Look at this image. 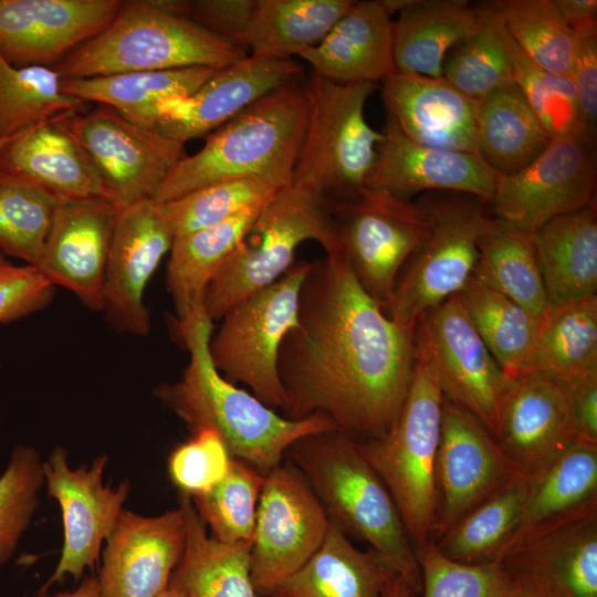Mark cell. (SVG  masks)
Returning a JSON list of instances; mask_svg holds the SVG:
<instances>
[{
    "label": "cell",
    "mask_w": 597,
    "mask_h": 597,
    "mask_svg": "<svg viewBox=\"0 0 597 597\" xmlns=\"http://www.w3.org/2000/svg\"><path fill=\"white\" fill-rule=\"evenodd\" d=\"M530 479L521 520L500 557L534 535L597 510V444L578 440Z\"/></svg>",
    "instance_id": "obj_29"
},
{
    "label": "cell",
    "mask_w": 597,
    "mask_h": 597,
    "mask_svg": "<svg viewBox=\"0 0 597 597\" xmlns=\"http://www.w3.org/2000/svg\"><path fill=\"white\" fill-rule=\"evenodd\" d=\"M293 59L247 55L220 69L193 94L160 103L137 124L153 127L179 143L209 135L268 93L297 80Z\"/></svg>",
    "instance_id": "obj_19"
},
{
    "label": "cell",
    "mask_w": 597,
    "mask_h": 597,
    "mask_svg": "<svg viewBox=\"0 0 597 597\" xmlns=\"http://www.w3.org/2000/svg\"><path fill=\"white\" fill-rule=\"evenodd\" d=\"M353 0H255L243 39L251 55L292 59L317 45Z\"/></svg>",
    "instance_id": "obj_36"
},
{
    "label": "cell",
    "mask_w": 597,
    "mask_h": 597,
    "mask_svg": "<svg viewBox=\"0 0 597 597\" xmlns=\"http://www.w3.org/2000/svg\"><path fill=\"white\" fill-rule=\"evenodd\" d=\"M530 485L523 474L512 479L437 538L436 548L460 563L496 561L519 525Z\"/></svg>",
    "instance_id": "obj_40"
},
{
    "label": "cell",
    "mask_w": 597,
    "mask_h": 597,
    "mask_svg": "<svg viewBox=\"0 0 597 597\" xmlns=\"http://www.w3.org/2000/svg\"><path fill=\"white\" fill-rule=\"evenodd\" d=\"M12 137L10 138H3V137H0V151L2 150V148L8 144V142L11 139Z\"/></svg>",
    "instance_id": "obj_60"
},
{
    "label": "cell",
    "mask_w": 597,
    "mask_h": 597,
    "mask_svg": "<svg viewBox=\"0 0 597 597\" xmlns=\"http://www.w3.org/2000/svg\"><path fill=\"white\" fill-rule=\"evenodd\" d=\"M576 33L577 49L570 74L586 139L596 144L597 25Z\"/></svg>",
    "instance_id": "obj_54"
},
{
    "label": "cell",
    "mask_w": 597,
    "mask_h": 597,
    "mask_svg": "<svg viewBox=\"0 0 597 597\" xmlns=\"http://www.w3.org/2000/svg\"><path fill=\"white\" fill-rule=\"evenodd\" d=\"M517 46L542 69L569 75L577 49L576 33L552 0L486 2Z\"/></svg>",
    "instance_id": "obj_43"
},
{
    "label": "cell",
    "mask_w": 597,
    "mask_h": 597,
    "mask_svg": "<svg viewBox=\"0 0 597 597\" xmlns=\"http://www.w3.org/2000/svg\"><path fill=\"white\" fill-rule=\"evenodd\" d=\"M159 597H188V595L182 585L171 576L167 588Z\"/></svg>",
    "instance_id": "obj_59"
},
{
    "label": "cell",
    "mask_w": 597,
    "mask_h": 597,
    "mask_svg": "<svg viewBox=\"0 0 597 597\" xmlns=\"http://www.w3.org/2000/svg\"><path fill=\"white\" fill-rule=\"evenodd\" d=\"M417 327L443 397L473 415L495 439L501 404L513 378L489 352L461 293L427 311Z\"/></svg>",
    "instance_id": "obj_15"
},
{
    "label": "cell",
    "mask_w": 597,
    "mask_h": 597,
    "mask_svg": "<svg viewBox=\"0 0 597 597\" xmlns=\"http://www.w3.org/2000/svg\"><path fill=\"white\" fill-rule=\"evenodd\" d=\"M158 3L244 49L243 39L255 0H158Z\"/></svg>",
    "instance_id": "obj_53"
},
{
    "label": "cell",
    "mask_w": 597,
    "mask_h": 597,
    "mask_svg": "<svg viewBox=\"0 0 597 597\" xmlns=\"http://www.w3.org/2000/svg\"><path fill=\"white\" fill-rule=\"evenodd\" d=\"M416 557L421 573L420 597H519L500 561L455 562L443 556L433 542L416 551Z\"/></svg>",
    "instance_id": "obj_49"
},
{
    "label": "cell",
    "mask_w": 597,
    "mask_h": 597,
    "mask_svg": "<svg viewBox=\"0 0 597 597\" xmlns=\"http://www.w3.org/2000/svg\"><path fill=\"white\" fill-rule=\"evenodd\" d=\"M307 240L316 241L326 254L342 251L332 201L310 182L293 180L262 206L210 281L203 298L208 316L220 320L234 303L280 279Z\"/></svg>",
    "instance_id": "obj_7"
},
{
    "label": "cell",
    "mask_w": 597,
    "mask_h": 597,
    "mask_svg": "<svg viewBox=\"0 0 597 597\" xmlns=\"http://www.w3.org/2000/svg\"><path fill=\"white\" fill-rule=\"evenodd\" d=\"M279 189L258 179L211 184L161 202L175 237L222 222L247 209L266 203Z\"/></svg>",
    "instance_id": "obj_48"
},
{
    "label": "cell",
    "mask_w": 597,
    "mask_h": 597,
    "mask_svg": "<svg viewBox=\"0 0 597 597\" xmlns=\"http://www.w3.org/2000/svg\"><path fill=\"white\" fill-rule=\"evenodd\" d=\"M503 38L511 64L512 80L548 136L552 139H586L570 77L548 72L535 64L517 46L504 25Z\"/></svg>",
    "instance_id": "obj_46"
},
{
    "label": "cell",
    "mask_w": 597,
    "mask_h": 597,
    "mask_svg": "<svg viewBox=\"0 0 597 597\" xmlns=\"http://www.w3.org/2000/svg\"><path fill=\"white\" fill-rule=\"evenodd\" d=\"M391 15L386 0L354 1L326 36L298 57L314 74L336 83L383 82L396 70Z\"/></svg>",
    "instance_id": "obj_27"
},
{
    "label": "cell",
    "mask_w": 597,
    "mask_h": 597,
    "mask_svg": "<svg viewBox=\"0 0 597 597\" xmlns=\"http://www.w3.org/2000/svg\"><path fill=\"white\" fill-rule=\"evenodd\" d=\"M442 402L425 337L417 327L411 380L398 416L384 434L356 440L388 489L415 553L433 542Z\"/></svg>",
    "instance_id": "obj_5"
},
{
    "label": "cell",
    "mask_w": 597,
    "mask_h": 597,
    "mask_svg": "<svg viewBox=\"0 0 597 597\" xmlns=\"http://www.w3.org/2000/svg\"><path fill=\"white\" fill-rule=\"evenodd\" d=\"M174 238L161 202L148 199L118 210L103 286V311L116 329L149 333L145 290Z\"/></svg>",
    "instance_id": "obj_20"
},
{
    "label": "cell",
    "mask_w": 597,
    "mask_h": 597,
    "mask_svg": "<svg viewBox=\"0 0 597 597\" xmlns=\"http://www.w3.org/2000/svg\"><path fill=\"white\" fill-rule=\"evenodd\" d=\"M285 457L304 474L329 521L348 538L367 543L419 594L413 546L388 489L357 441L338 430L313 433L295 441Z\"/></svg>",
    "instance_id": "obj_4"
},
{
    "label": "cell",
    "mask_w": 597,
    "mask_h": 597,
    "mask_svg": "<svg viewBox=\"0 0 597 597\" xmlns=\"http://www.w3.org/2000/svg\"><path fill=\"white\" fill-rule=\"evenodd\" d=\"M186 523L184 554L172 577L188 597H258L250 575L251 543L211 537L190 496L181 494Z\"/></svg>",
    "instance_id": "obj_35"
},
{
    "label": "cell",
    "mask_w": 597,
    "mask_h": 597,
    "mask_svg": "<svg viewBox=\"0 0 597 597\" xmlns=\"http://www.w3.org/2000/svg\"><path fill=\"white\" fill-rule=\"evenodd\" d=\"M233 457L221 436L206 428L179 444L169 455L168 472L181 494L201 495L228 474Z\"/></svg>",
    "instance_id": "obj_51"
},
{
    "label": "cell",
    "mask_w": 597,
    "mask_h": 597,
    "mask_svg": "<svg viewBox=\"0 0 597 597\" xmlns=\"http://www.w3.org/2000/svg\"><path fill=\"white\" fill-rule=\"evenodd\" d=\"M261 208L247 209L222 222L174 238L166 284L176 320L187 317L203 304L210 281L242 241Z\"/></svg>",
    "instance_id": "obj_34"
},
{
    "label": "cell",
    "mask_w": 597,
    "mask_h": 597,
    "mask_svg": "<svg viewBox=\"0 0 597 597\" xmlns=\"http://www.w3.org/2000/svg\"><path fill=\"white\" fill-rule=\"evenodd\" d=\"M65 116L13 136L0 151V171L21 177L60 200L105 199L100 175L67 128Z\"/></svg>",
    "instance_id": "obj_28"
},
{
    "label": "cell",
    "mask_w": 597,
    "mask_h": 597,
    "mask_svg": "<svg viewBox=\"0 0 597 597\" xmlns=\"http://www.w3.org/2000/svg\"><path fill=\"white\" fill-rule=\"evenodd\" d=\"M122 0H0V54L17 66L57 64L116 17Z\"/></svg>",
    "instance_id": "obj_21"
},
{
    "label": "cell",
    "mask_w": 597,
    "mask_h": 597,
    "mask_svg": "<svg viewBox=\"0 0 597 597\" xmlns=\"http://www.w3.org/2000/svg\"><path fill=\"white\" fill-rule=\"evenodd\" d=\"M264 479L252 465L233 458L221 482L191 498L211 537L222 543L252 542Z\"/></svg>",
    "instance_id": "obj_47"
},
{
    "label": "cell",
    "mask_w": 597,
    "mask_h": 597,
    "mask_svg": "<svg viewBox=\"0 0 597 597\" xmlns=\"http://www.w3.org/2000/svg\"><path fill=\"white\" fill-rule=\"evenodd\" d=\"M241 46L164 9L158 0L123 1L113 21L54 65L62 78L192 66L227 67Z\"/></svg>",
    "instance_id": "obj_6"
},
{
    "label": "cell",
    "mask_w": 597,
    "mask_h": 597,
    "mask_svg": "<svg viewBox=\"0 0 597 597\" xmlns=\"http://www.w3.org/2000/svg\"><path fill=\"white\" fill-rule=\"evenodd\" d=\"M473 275L541 317L548 306L532 234L493 216L478 240Z\"/></svg>",
    "instance_id": "obj_38"
},
{
    "label": "cell",
    "mask_w": 597,
    "mask_h": 597,
    "mask_svg": "<svg viewBox=\"0 0 597 597\" xmlns=\"http://www.w3.org/2000/svg\"><path fill=\"white\" fill-rule=\"evenodd\" d=\"M381 83L387 117L411 140L479 154L475 100L447 78L395 70Z\"/></svg>",
    "instance_id": "obj_26"
},
{
    "label": "cell",
    "mask_w": 597,
    "mask_h": 597,
    "mask_svg": "<svg viewBox=\"0 0 597 597\" xmlns=\"http://www.w3.org/2000/svg\"><path fill=\"white\" fill-rule=\"evenodd\" d=\"M532 238L548 305L596 295V203L556 217Z\"/></svg>",
    "instance_id": "obj_30"
},
{
    "label": "cell",
    "mask_w": 597,
    "mask_h": 597,
    "mask_svg": "<svg viewBox=\"0 0 597 597\" xmlns=\"http://www.w3.org/2000/svg\"><path fill=\"white\" fill-rule=\"evenodd\" d=\"M53 295L54 286L34 266L14 264L0 253V323L44 308Z\"/></svg>",
    "instance_id": "obj_52"
},
{
    "label": "cell",
    "mask_w": 597,
    "mask_h": 597,
    "mask_svg": "<svg viewBox=\"0 0 597 597\" xmlns=\"http://www.w3.org/2000/svg\"><path fill=\"white\" fill-rule=\"evenodd\" d=\"M85 103L62 90L50 66H17L0 54V137L10 138L39 124L78 113Z\"/></svg>",
    "instance_id": "obj_42"
},
{
    "label": "cell",
    "mask_w": 597,
    "mask_h": 597,
    "mask_svg": "<svg viewBox=\"0 0 597 597\" xmlns=\"http://www.w3.org/2000/svg\"><path fill=\"white\" fill-rule=\"evenodd\" d=\"M217 71L192 66L62 78V90L83 103L94 102L112 107L135 122L160 103L190 96Z\"/></svg>",
    "instance_id": "obj_37"
},
{
    "label": "cell",
    "mask_w": 597,
    "mask_h": 597,
    "mask_svg": "<svg viewBox=\"0 0 597 597\" xmlns=\"http://www.w3.org/2000/svg\"><path fill=\"white\" fill-rule=\"evenodd\" d=\"M392 25L398 71L442 76L447 54L479 28L480 10L465 0H407Z\"/></svg>",
    "instance_id": "obj_32"
},
{
    "label": "cell",
    "mask_w": 597,
    "mask_h": 597,
    "mask_svg": "<svg viewBox=\"0 0 597 597\" xmlns=\"http://www.w3.org/2000/svg\"><path fill=\"white\" fill-rule=\"evenodd\" d=\"M396 575L378 553L357 548L331 522L317 552L266 597H383Z\"/></svg>",
    "instance_id": "obj_31"
},
{
    "label": "cell",
    "mask_w": 597,
    "mask_h": 597,
    "mask_svg": "<svg viewBox=\"0 0 597 597\" xmlns=\"http://www.w3.org/2000/svg\"><path fill=\"white\" fill-rule=\"evenodd\" d=\"M520 474L486 428L443 397L433 542Z\"/></svg>",
    "instance_id": "obj_17"
},
{
    "label": "cell",
    "mask_w": 597,
    "mask_h": 597,
    "mask_svg": "<svg viewBox=\"0 0 597 597\" xmlns=\"http://www.w3.org/2000/svg\"><path fill=\"white\" fill-rule=\"evenodd\" d=\"M478 8V30L451 49L442 65V76L472 100L513 82L502 22L486 2Z\"/></svg>",
    "instance_id": "obj_45"
},
{
    "label": "cell",
    "mask_w": 597,
    "mask_h": 597,
    "mask_svg": "<svg viewBox=\"0 0 597 597\" xmlns=\"http://www.w3.org/2000/svg\"><path fill=\"white\" fill-rule=\"evenodd\" d=\"M416 328L385 313L343 251L310 261L297 324L277 356L283 416L301 420L324 413L357 441L384 434L409 389Z\"/></svg>",
    "instance_id": "obj_1"
},
{
    "label": "cell",
    "mask_w": 597,
    "mask_h": 597,
    "mask_svg": "<svg viewBox=\"0 0 597 597\" xmlns=\"http://www.w3.org/2000/svg\"><path fill=\"white\" fill-rule=\"evenodd\" d=\"M118 209L103 198L61 200L34 266L53 286L103 311V286Z\"/></svg>",
    "instance_id": "obj_24"
},
{
    "label": "cell",
    "mask_w": 597,
    "mask_h": 597,
    "mask_svg": "<svg viewBox=\"0 0 597 597\" xmlns=\"http://www.w3.org/2000/svg\"><path fill=\"white\" fill-rule=\"evenodd\" d=\"M461 295L475 329L501 369L511 378L530 373L541 317L474 275Z\"/></svg>",
    "instance_id": "obj_39"
},
{
    "label": "cell",
    "mask_w": 597,
    "mask_h": 597,
    "mask_svg": "<svg viewBox=\"0 0 597 597\" xmlns=\"http://www.w3.org/2000/svg\"><path fill=\"white\" fill-rule=\"evenodd\" d=\"M365 186L410 198L418 192L457 191L490 202L498 172L476 153L421 145L389 117Z\"/></svg>",
    "instance_id": "obj_25"
},
{
    "label": "cell",
    "mask_w": 597,
    "mask_h": 597,
    "mask_svg": "<svg viewBox=\"0 0 597 597\" xmlns=\"http://www.w3.org/2000/svg\"><path fill=\"white\" fill-rule=\"evenodd\" d=\"M597 370V296L548 305L541 316L531 371L567 380Z\"/></svg>",
    "instance_id": "obj_41"
},
{
    "label": "cell",
    "mask_w": 597,
    "mask_h": 597,
    "mask_svg": "<svg viewBox=\"0 0 597 597\" xmlns=\"http://www.w3.org/2000/svg\"><path fill=\"white\" fill-rule=\"evenodd\" d=\"M412 591L405 579L396 575L386 586L383 597H410Z\"/></svg>",
    "instance_id": "obj_58"
},
{
    "label": "cell",
    "mask_w": 597,
    "mask_h": 597,
    "mask_svg": "<svg viewBox=\"0 0 597 597\" xmlns=\"http://www.w3.org/2000/svg\"><path fill=\"white\" fill-rule=\"evenodd\" d=\"M308 115L298 78L268 93L207 136L171 169L154 199L167 202L205 186L258 179L280 189L293 181Z\"/></svg>",
    "instance_id": "obj_3"
},
{
    "label": "cell",
    "mask_w": 597,
    "mask_h": 597,
    "mask_svg": "<svg viewBox=\"0 0 597 597\" xmlns=\"http://www.w3.org/2000/svg\"><path fill=\"white\" fill-rule=\"evenodd\" d=\"M38 597H101L98 579L96 576H88L74 590L63 591L52 596L48 595L46 591H39Z\"/></svg>",
    "instance_id": "obj_57"
},
{
    "label": "cell",
    "mask_w": 597,
    "mask_h": 597,
    "mask_svg": "<svg viewBox=\"0 0 597 597\" xmlns=\"http://www.w3.org/2000/svg\"><path fill=\"white\" fill-rule=\"evenodd\" d=\"M498 561L519 597H597V510L519 543Z\"/></svg>",
    "instance_id": "obj_22"
},
{
    "label": "cell",
    "mask_w": 597,
    "mask_h": 597,
    "mask_svg": "<svg viewBox=\"0 0 597 597\" xmlns=\"http://www.w3.org/2000/svg\"><path fill=\"white\" fill-rule=\"evenodd\" d=\"M375 83H336L314 73L306 83L308 115L293 180L310 182L331 201L365 186L383 133L365 118Z\"/></svg>",
    "instance_id": "obj_10"
},
{
    "label": "cell",
    "mask_w": 597,
    "mask_h": 597,
    "mask_svg": "<svg viewBox=\"0 0 597 597\" xmlns=\"http://www.w3.org/2000/svg\"><path fill=\"white\" fill-rule=\"evenodd\" d=\"M342 251L366 292L385 310L400 270L430 233L421 208L367 186L332 201Z\"/></svg>",
    "instance_id": "obj_11"
},
{
    "label": "cell",
    "mask_w": 597,
    "mask_h": 597,
    "mask_svg": "<svg viewBox=\"0 0 597 597\" xmlns=\"http://www.w3.org/2000/svg\"><path fill=\"white\" fill-rule=\"evenodd\" d=\"M106 462L107 457L101 455L91 465L73 470L61 447L43 461L48 493L62 511L64 542L57 565L40 591L66 576L78 580L98 562L102 543L115 528L130 489L128 480L116 489L103 484Z\"/></svg>",
    "instance_id": "obj_16"
},
{
    "label": "cell",
    "mask_w": 597,
    "mask_h": 597,
    "mask_svg": "<svg viewBox=\"0 0 597 597\" xmlns=\"http://www.w3.org/2000/svg\"><path fill=\"white\" fill-rule=\"evenodd\" d=\"M568 383L579 440L597 444V370Z\"/></svg>",
    "instance_id": "obj_55"
},
{
    "label": "cell",
    "mask_w": 597,
    "mask_h": 597,
    "mask_svg": "<svg viewBox=\"0 0 597 597\" xmlns=\"http://www.w3.org/2000/svg\"><path fill=\"white\" fill-rule=\"evenodd\" d=\"M60 201L28 180L0 171V253L35 266Z\"/></svg>",
    "instance_id": "obj_44"
},
{
    "label": "cell",
    "mask_w": 597,
    "mask_h": 597,
    "mask_svg": "<svg viewBox=\"0 0 597 597\" xmlns=\"http://www.w3.org/2000/svg\"><path fill=\"white\" fill-rule=\"evenodd\" d=\"M175 329L189 362L180 379L159 387L157 396L192 432L216 430L233 458L265 475L282 463L287 449L298 439L337 430L324 413L301 420L285 418L228 381L209 353L213 325L203 304L187 317L175 320Z\"/></svg>",
    "instance_id": "obj_2"
},
{
    "label": "cell",
    "mask_w": 597,
    "mask_h": 597,
    "mask_svg": "<svg viewBox=\"0 0 597 597\" xmlns=\"http://www.w3.org/2000/svg\"><path fill=\"white\" fill-rule=\"evenodd\" d=\"M495 440L527 478L565 452L579 440L568 380L544 371L513 378Z\"/></svg>",
    "instance_id": "obj_18"
},
{
    "label": "cell",
    "mask_w": 597,
    "mask_h": 597,
    "mask_svg": "<svg viewBox=\"0 0 597 597\" xmlns=\"http://www.w3.org/2000/svg\"><path fill=\"white\" fill-rule=\"evenodd\" d=\"M430 233L408 260L385 307L398 325L416 328L430 308L461 293L479 258L478 240L492 218L488 202L469 193L428 191L417 201Z\"/></svg>",
    "instance_id": "obj_8"
},
{
    "label": "cell",
    "mask_w": 597,
    "mask_h": 597,
    "mask_svg": "<svg viewBox=\"0 0 597 597\" xmlns=\"http://www.w3.org/2000/svg\"><path fill=\"white\" fill-rule=\"evenodd\" d=\"M596 144L554 138L523 169L498 174L489 206L495 219L532 234L556 217L596 203Z\"/></svg>",
    "instance_id": "obj_14"
},
{
    "label": "cell",
    "mask_w": 597,
    "mask_h": 597,
    "mask_svg": "<svg viewBox=\"0 0 597 597\" xmlns=\"http://www.w3.org/2000/svg\"><path fill=\"white\" fill-rule=\"evenodd\" d=\"M478 150L501 175L531 164L551 142L514 82L475 100Z\"/></svg>",
    "instance_id": "obj_33"
},
{
    "label": "cell",
    "mask_w": 597,
    "mask_h": 597,
    "mask_svg": "<svg viewBox=\"0 0 597 597\" xmlns=\"http://www.w3.org/2000/svg\"><path fill=\"white\" fill-rule=\"evenodd\" d=\"M331 521L301 470L290 461L265 474L250 549V575L266 597L321 547Z\"/></svg>",
    "instance_id": "obj_13"
},
{
    "label": "cell",
    "mask_w": 597,
    "mask_h": 597,
    "mask_svg": "<svg viewBox=\"0 0 597 597\" xmlns=\"http://www.w3.org/2000/svg\"><path fill=\"white\" fill-rule=\"evenodd\" d=\"M568 27L578 32L597 25L596 0H552Z\"/></svg>",
    "instance_id": "obj_56"
},
{
    "label": "cell",
    "mask_w": 597,
    "mask_h": 597,
    "mask_svg": "<svg viewBox=\"0 0 597 597\" xmlns=\"http://www.w3.org/2000/svg\"><path fill=\"white\" fill-rule=\"evenodd\" d=\"M310 261L298 260L275 282L234 303L209 339L217 370L242 384L265 406L283 409L285 395L277 356L285 335L297 324L301 286Z\"/></svg>",
    "instance_id": "obj_9"
},
{
    "label": "cell",
    "mask_w": 597,
    "mask_h": 597,
    "mask_svg": "<svg viewBox=\"0 0 597 597\" xmlns=\"http://www.w3.org/2000/svg\"><path fill=\"white\" fill-rule=\"evenodd\" d=\"M43 483V461L38 451L15 447L0 475V568L12 557L31 524Z\"/></svg>",
    "instance_id": "obj_50"
},
{
    "label": "cell",
    "mask_w": 597,
    "mask_h": 597,
    "mask_svg": "<svg viewBox=\"0 0 597 597\" xmlns=\"http://www.w3.org/2000/svg\"><path fill=\"white\" fill-rule=\"evenodd\" d=\"M64 122L95 166L105 199L118 210L154 199L186 156L185 144L105 105L85 114H69Z\"/></svg>",
    "instance_id": "obj_12"
},
{
    "label": "cell",
    "mask_w": 597,
    "mask_h": 597,
    "mask_svg": "<svg viewBox=\"0 0 597 597\" xmlns=\"http://www.w3.org/2000/svg\"><path fill=\"white\" fill-rule=\"evenodd\" d=\"M186 523L177 510L142 516L123 510L106 540L101 597H159L184 554Z\"/></svg>",
    "instance_id": "obj_23"
}]
</instances>
